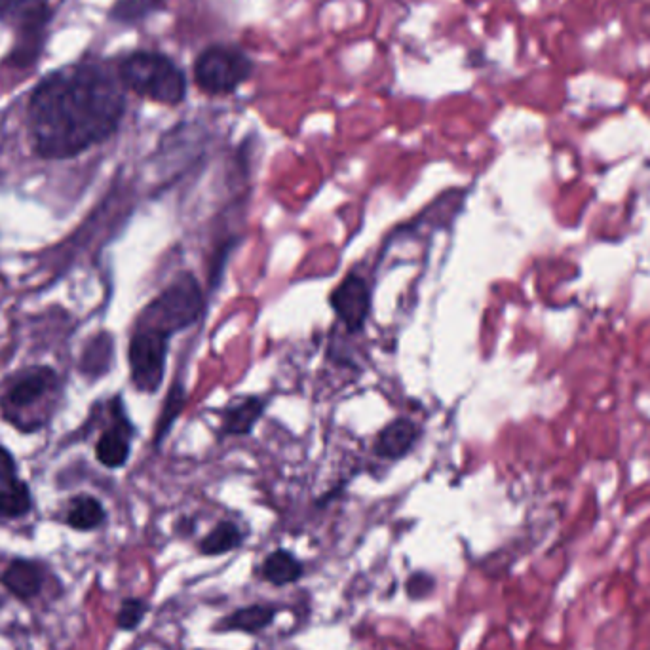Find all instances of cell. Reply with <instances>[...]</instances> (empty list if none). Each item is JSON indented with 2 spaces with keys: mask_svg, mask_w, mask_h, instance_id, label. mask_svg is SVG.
<instances>
[{
  "mask_svg": "<svg viewBox=\"0 0 650 650\" xmlns=\"http://www.w3.org/2000/svg\"><path fill=\"white\" fill-rule=\"evenodd\" d=\"M122 80L103 65L61 69L37 86L29 101V134L40 158L65 160L103 143L126 111Z\"/></svg>",
  "mask_w": 650,
  "mask_h": 650,
  "instance_id": "6da1fadb",
  "label": "cell"
},
{
  "mask_svg": "<svg viewBox=\"0 0 650 650\" xmlns=\"http://www.w3.org/2000/svg\"><path fill=\"white\" fill-rule=\"evenodd\" d=\"M120 80L126 88L156 103L177 105L187 96V80L172 59L156 52H135L122 61Z\"/></svg>",
  "mask_w": 650,
  "mask_h": 650,
  "instance_id": "7a4b0ae2",
  "label": "cell"
},
{
  "mask_svg": "<svg viewBox=\"0 0 650 650\" xmlns=\"http://www.w3.org/2000/svg\"><path fill=\"white\" fill-rule=\"evenodd\" d=\"M204 312V295L191 272H183L143 310L135 327H149L168 337L191 327Z\"/></svg>",
  "mask_w": 650,
  "mask_h": 650,
  "instance_id": "3957f363",
  "label": "cell"
},
{
  "mask_svg": "<svg viewBox=\"0 0 650 650\" xmlns=\"http://www.w3.org/2000/svg\"><path fill=\"white\" fill-rule=\"evenodd\" d=\"M251 69V59L242 50L227 44H215L196 59L194 80L202 92L225 96L251 77Z\"/></svg>",
  "mask_w": 650,
  "mask_h": 650,
  "instance_id": "277c9868",
  "label": "cell"
},
{
  "mask_svg": "<svg viewBox=\"0 0 650 650\" xmlns=\"http://www.w3.org/2000/svg\"><path fill=\"white\" fill-rule=\"evenodd\" d=\"M170 337L149 327H135L128 348L132 383L139 392L154 394L164 383Z\"/></svg>",
  "mask_w": 650,
  "mask_h": 650,
  "instance_id": "5b68a950",
  "label": "cell"
},
{
  "mask_svg": "<svg viewBox=\"0 0 650 650\" xmlns=\"http://www.w3.org/2000/svg\"><path fill=\"white\" fill-rule=\"evenodd\" d=\"M59 386L58 375L52 367H31L20 373L0 398V411L6 421L18 424L20 417L39 400Z\"/></svg>",
  "mask_w": 650,
  "mask_h": 650,
  "instance_id": "8992f818",
  "label": "cell"
},
{
  "mask_svg": "<svg viewBox=\"0 0 650 650\" xmlns=\"http://www.w3.org/2000/svg\"><path fill=\"white\" fill-rule=\"evenodd\" d=\"M337 318L346 325L348 331H360L364 327L371 310V293L362 276L350 272L329 297Z\"/></svg>",
  "mask_w": 650,
  "mask_h": 650,
  "instance_id": "52a82bcc",
  "label": "cell"
},
{
  "mask_svg": "<svg viewBox=\"0 0 650 650\" xmlns=\"http://www.w3.org/2000/svg\"><path fill=\"white\" fill-rule=\"evenodd\" d=\"M135 428L124 413L122 400L113 402V424L101 434L96 443V457L105 468H122L130 459Z\"/></svg>",
  "mask_w": 650,
  "mask_h": 650,
  "instance_id": "ba28073f",
  "label": "cell"
},
{
  "mask_svg": "<svg viewBox=\"0 0 650 650\" xmlns=\"http://www.w3.org/2000/svg\"><path fill=\"white\" fill-rule=\"evenodd\" d=\"M417 438H419V430L413 422L407 419H396L388 422L379 432L373 451L381 459L400 460L411 453Z\"/></svg>",
  "mask_w": 650,
  "mask_h": 650,
  "instance_id": "9c48e42d",
  "label": "cell"
},
{
  "mask_svg": "<svg viewBox=\"0 0 650 650\" xmlns=\"http://www.w3.org/2000/svg\"><path fill=\"white\" fill-rule=\"evenodd\" d=\"M267 402L257 396H249L240 402L230 403L221 413V436H248L261 419Z\"/></svg>",
  "mask_w": 650,
  "mask_h": 650,
  "instance_id": "30bf717a",
  "label": "cell"
},
{
  "mask_svg": "<svg viewBox=\"0 0 650 650\" xmlns=\"http://www.w3.org/2000/svg\"><path fill=\"white\" fill-rule=\"evenodd\" d=\"M48 16V0H0V18L25 31L44 27Z\"/></svg>",
  "mask_w": 650,
  "mask_h": 650,
  "instance_id": "8fae6325",
  "label": "cell"
},
{
  "mask_svg": "<svg viewBox=\"0 0 650 650\" xmlns=\"http://www.w3.org/2000/svg\"><path fill=\"white\" fill-rule=\"evenodd\" d=\"M2 584L20 599H31L39 595L42 588V574L40 569L25 559H16L8 565V569L2 574Z\"/></svg>",
  "mask_w": 650,
  "mask_h": 650,
  "instance_id": "7c38bea8",
  "label": "cell"
},
{
  "mask_svg": "<svg viewBox=\"0 0 650 650\" xmlns=\"http://www.w3.org/2000/svg\"><path fill=\"white\" fill-rule=\"evenodd\" d=\"M278 611L268 605H248L238 611L230 612L219 622L221 631H244V633H259L267 630L274 622Z\"/></svg>",
  "mask_w": 650,
  "mask_h": 650,
  "instance_id": "4fadbf2b",
  "label": "cell"
},
{
  "mask_svg": "<svg viewBox=\"0 0 650 650\" xmlns=\"http://www.w3.org/2000/svg\"><path fill=\"white\" fill-rule=\"evenodd\" d=\"M305 574V565L299 561L297 555L289 550L278 548L267 555L263 563V576L274 586H287L301 580Z\"/></svg>",
  "mask_w": 650,
  "mask_h": 650,
  "instance_id": "5bb4252c",
  "label": "cell"
},
{
  "mask_svg": "<svg viewBox=\"0 0 650 650\" xmlns=\"http://www.w3.org/2000/svg\"><path fill=\"white\" fill-rule=\"evenodd\" d=\"M244 540H246V535L234 521H221L200 540L198 550H200V554L208 555V557L229 554L232 550L240 548L244 544Z\"/></svg>",
  "mask_w": 650,
  "mask_h": 650,
  "instance_id": "9a60e30c",
  "label": "cell"
},
{
  "mask_svg": "<svg viewBox=\"0 0 650 650\" xmlns=\"http://www.w3.org/2000/svg\"><path fill=\"white\" fill-rule=\"evenodd\" d=\"M105 516V508L97 498L82 495L71 502V508L67 512V525L77 531H92L103 525Z\"/></svg>",
  "mask_w": 650,
  "mask_h": 650,
  "instance_id": "2e32d148",
  "label": "cell"
},
{
  "mask_svg": "<svg viewBox=\"0 0 650 650\" xmlns=\"http://www.w3.org/2000/svg\"><path fill=\"white\" fill-rule=\"evenodd\" d=\"M113 362V339L107 333H101L92 343L86 346L82 354V364L80 369L86 377L97 379L107 373L109 365Z\"/></svg>",
  "mask_w": 650,
  "mask_h": 650,
  "instance_id": "e0dca14e",
  "label": "cell"
},
{
  "mask_svg": "<svg viewBox=\"0 0 650 650\" xmlns=\"http://www.w3.org/2000/svg\"><path fill=\"white\" fill-rule=\"evenodd\" d=\"M33 500L27 483L20 479L12 483H4L0 489V516L2 517H23L31 512Z\"/></svg>",
  "mask_w": 650,
  "mask_h": 650,
  "instance_id": "ac0fdd59",
  "label": "cell"
},
{
  "mask_svg": "<svg viewBox=\"0 0 650 650\" xmlns=\"http://www.w3.org/2000/svg\"><path fill=\"white\" fill-rule=\"evenodd\" d=\"M185 400H187V392L181 384H173L166 402H164V407L160 411V417H158V422H156V434H154V443L160 445L162 440L170 434V428L173 426V422L177 421L183 405H185Z\"/></svg>",
  "mask_w": 650,
  "mask_h": 650,
  "instance_id": "d6986e66",
  "label": "cell"
},
{
  "mask_svg": "<svg viewBox=\"0 0 650 650\" xmlns=\"http://www.w3.org/2000/svg\"><path fill=\"white\" fill-rule=\"evenodd\" d=\"M160 4L162 0H120L113 8L111 16L115 20L132 23L149 16L156 8H160Z\"/></svg>",
  "mask_w": 650,
  "mask_h": 650,
  "instance_id": "ffe728a7",
  "label": "cell"
},
{
  "mask_svg": "<svg viewBox=\"0 0 650 650\" xmlns=\"http://www.w3.org/2000/svg\"><path fill=\"white\" fill-rule=\"evenodd\" d=\"M147 612H149V605L143 599L137 597L124 599L120 605V612L116 616V624L120 630H135L143 622Z\"/></svg>",
  "mask_w": 650,
  "mask_h": 650,
  "instance_id": "44dd1931",
  "label": "cell"
},
{
  "mask_svg": "<svg viewBox=\"0 0 650 650\" xmlns=\"http://www.w3.org/2000/svg\"><path fill=\"white\" fill-rule=\"evenodd\" d=\"M434 590H436L434 574L424 573V571L411 574L409 580L405 582V592L411 599H417V601L430 597Z\"/></svg>",
  "mask_w": 650,
  "mask_h": 650,
  "instance_id": "7402d4cb",
  "label": "cell"
},
{
  "mask_svg": "<svg viewBox=\"0 0 650 650\" xmlns=\"http://www.w3.org/2000/svg\"><path fill=\"white\" fill-rule=\"evenodd\" d=\"M18 479V464L8 449L0 445V481L12 483Z\"/></svg>",
  "mask_w": 650,
  "mask_h": 650,
  "instance_id": "603a6c76",
  "label": "cell"
}]
</instances>
